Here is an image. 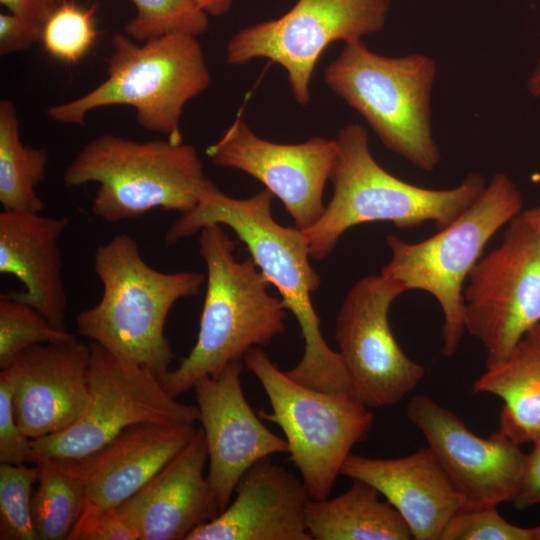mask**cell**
<instances>
[{"label":"cell","instance_id":"obj_20","mask_svg":"<svg viewBox=\"0 0 540 540\" xmlns=\"http://www.w3.org/2000/svg\"><path fill=\"white\" fill-rule=\"evenodd\" d=\"M208 451L204 432L192 440L132 497L116 507L138 530L140 540H187L220 509L204 476Z\"/></svg>","mask_w":540,"mask_h":540},{"label":"cell","instance_id":"obj_35","mask_svg":"<svg viewBox=\"0 0 540 540\" xmlns=\"http://www.w3.org/2000/svg\"><path fill=\"white\" fill-rule=\"evenodd\" d=\"M532 445L526 454L519 489L511 502L518 509L540 505V437Z\"/></svg>","mask_w":540,"mask_h":540},{"label":"cell","instance_id":"obj_16","mask_svg":"<svg viewBox=\"0 0 540 540\" xmlns=\"http://www.w3.org/2000/svg\"><path fill=\"white\" fill-rule=\"evenodd\" d=\"M243 359L217 375L198 379L193 389L208 451V482L222 512L242 475L257 461L287 452L286 440L269 430L242 390Z\"/></svg>","mask_w":540,"mask_h":540},{"label":"cell","instance_id":"obj_17","mask_svg":"<svg viewBox=\"0 0 540 540\" xmlns=\"http://www.w3.org/2000/svg\"><path fill=\"white\" fill-rule=\"evenodd\" d=\"M90 346L74 337L25 349L6 369L18 425L30 439L71 426L89 402Z\"/></svg>","mask_w":540,"mask_h":540},{"label":"cell","instance_id":"obj_19","mask_svg":"<svg viewBox=\"0 0 540 540\" xmlns=\"http://www.w3.org/2000/svg\"><path fill=\"white\" fill-rule=\"evenodd\" d=\"M234 492L235 499L187 540H312L305 520L307 487L271 456L255 462Z\"/></svg>","mask_w":540,"mask_h":540},{"label":"cell","instance_id":"obj_27","mask_svg":"<svg viewBox=\"0 0 540 540\" xmlns=\"http://www.w3.org/2000/svg\"><path fill=\"white\" fill-rule=\"evenodd\" d=\"M136 16L124 33L137 42L170 34L198 37L208 28V17L194 0H131Z\"/></svg>","mask_w":540,"mask_h":540},{"label":"cell","instance_id":"obj_4","mask_svg":"<svg viewBox=\"0 0 540 540\" xmlns=\"http://www.w3.org/2000/svg\"><path fill=\"white\" fill-rule=\"evenodd\" d=\"M338 155L329 181L333 194L321 218L302 231L311 259L328 257L350 228L371 222H390L399 229L433 222L444 228L484 190L478 173L456 187L430 189L404 181L386 171L373 157L366 129L343 127L337 136Z\"/></svg>","mask_w":540,"mask_h":540},{"label":"cell","instance_id":"obj_30","mask_svg":"<svg viewBox=\"0 0 540 540\" xmlns=\"http://www.w3.org/2000/svg\"><path fill=\"white\" fill-rule=\"evenodd\" d=\"M37 477L36 465L0 464L1 540H38L31 509Z\"/></svg>","mask_w":540,"mask_h":540},{"label":"cell","instance_id":"obj_21","mask_svg":"<svg viewBox=\"0 0 540 540\" xmlns=\"http://www.w3.org/2000/svg\"><path fill=\"white\" fill-rule=\"evenodd\" d=\"M340 475L375 487L407 523L413 539L441 540L463 502L428 446L397 458L350 454Z\"/></svg>","mask_w":540,"mask_h":540},{"label":"cell","instance_id":"obj_8","mask_svg":"<svg viewBox=\"0 0 540 540\" xmlns=\"http://www.w3.org/2000/svg\"><path fill=\"white\" fill-rule=\"evenodd\" d=\"M436 70L427 55L382 56L358 40L345 43L324 80L362 115L387 149L430 172L441 158L431 129Z\"/></svg>","mask_w":540,"mask_h":540},{"label":"cell","instance_id":"obj_15","mask_svg":"<svg viewBox=\"0 0 540 540\" xmlns=\"http://www.w3.org/2000/svg\"><path fill=\"white\" fill-rule=\"evenodd\" d=\"M205 152L215 165L240 170L264 184L297 229H309L323 215V192L338 155L336 139L274 143L257 136L237 117Z\"/></svg>","mask_w":540,"mask_h":540},{"label":"cell","instance_id":"obj_1","mask_svg":"<svg viewBox=\"0 0 540 540\" xmlns=\"http://www.w3.org/2000/svg\"><path fill=\"white\" fill-rule=\"evenodd\" d=\"M273 198L267 189L248 198H234L209 180L198 203L170 225L165 243L175 244L212 224L233 230L300 327L304 353L298 364L286 371L287 375L317 390L354 394L340 354L329 347L320 330L311 295L321 280L310 263L307 239L301 230L274 219Z\"/></svg>","mask_w":540,"mask_h":540},{"label":"cell","instance_id":"obj_25","mask_svg":"<svg viewBox=\"0 0 540 540\" xmlns=\"http://www.w3.org/2000/svg\"><path fill=\"white\" fill-rule=\"evenodd\" d=\"M14 104L0 101V203L7 211L40 213L45 204L36 192L44 180L48 152L23 144Z\"/></svg>","mask_w":540,"mask_h":540},{"label":"cell","instance_id":"obj_11","mask_svg":"<svg viewBox=\"0 0 540 540\" xmlns=\"http://www.w3.org/2000/svg\"><path fill=\"white\" fill-rule=\"evenodd\" d=\"M468 280L463 292L465 331L484 346L490 369L505 361L540 323V236L519 214Z\"/></svg>","mask_w":540,"mask_h":540},{"label":"cell","instance_id":"obj_23","mask_svg":"<svg viewBox=\"0 0 540 540\" xmlns=\"http://www.w3.org/2000/svg\"><path fill=\"white\" fill-rule=\"evenodd\" d=\"M474 393L503 402L500 428L518 444L540 437V323L527 332L501 364L486 369L473 383Z\"/></svg>","mask_w":540,"mask_h":540},{"label":"cell","instance_id":"obj_33","mask_svg":"<svg viewBox=\"0 0 540 540\" xmlns=\"http://www.w3.org/2000/svg\"><path fill=\"white\" fill-rule=\"evenodd\" d=\"M67 540H140V535L137 528L114 508L72 531Z\"/></svg>","mask_w":540,"mask_h":540},{"label":"cell","instance_id":"obj_13","mask_svg":"<svg viewBox=\"0 0 540 540\" xmlns=\"http://www.w3.org/2000/svg\"><path fill=\"white\" fill-rule=\"evenodd\" d=\"M398 280L379 275L359 279L338 312L335 339L356 397L369 408L396 405L425 376L397 342L389 310L406 292Z\"/></svg>","mask_w":540,"mask_h":540},{"label":"cell","instance_id":"obj_26","mask_svg":"<svg viewBox=\"0 0 540 540\" xmlns=\"http://www.w3.org/2000/svg\"><path fill=\"white\" fill-rule=\"evenodd\" d=\"M35 465L37 489L31 509L37 538L67 540L83 508V483L60 459H40Z\"/></svg>","mask_w":540,"mask_h":540},{"label":"cell","instance_id":"obj_28","mask_svg":"<svg viewBox=\"0 0 540 540\" xmlns=\"http://www.w3.org/2000/svg\"><path fill=\"white\" fill-rule=\"evenodd\" d=\"M76 337L54 327L38 310L12 298L0 295V369L9 367L27 348Z\"/></svg>","mask_w":540,"mask_h":540},{"label":"cell","instance_id":"obj_22","mask_svg":"<svg viewBox=\"0 0 540 540\" xmlns=\"http://www.w3.org/2000/svg\"><path fill=\"white\" fill-rule=\"evenodd\" d=\"M68 225L66 217L0 213V272L16 277L25 288L9 295L38 310L60 330H66L68 298L59 241Z\"/></svg>","mask_w":540,"mask_h":540},{"label":"cell","instance_id":"obj_37","mask_svg":"<svg viewBox=\"0 0 540 540\" xmlns=\"http://www.w3.org/2000/svg\"><path fill=\"white\" fill-rule=\"evenodd\" d=\"M205 13L220 16L229 11L232 0H194Z\"/></svg>","mask_w":540,"mask_h":540},{"label":"cell","instance_id":"obj_29","mask_svg":"<svg viewBox=\"0 0 540 540\" xmlns=\"http://www.w3.org/2000/svg\"><path fill=\"white\" fill-rule=\"evenodd\" d=\"M96 8V4L82 8L75 1L61 0L43 24L41 41L45 51L62 62H78L98 35Z\"/></svg>","mask_w":540,"mask_h":540},{"label":"cell","instance_id":"obj_40","mask_svg":"<svg viewBox=\"0 0 540 540\" xmlns=\"http://www.w3.org/2000/svg\"><path fill=\"white\" fill-rule=\"evenodd\" d=\"M41 1L48 16L56 8V6L61 2V0H41Z\"/></svg>","mask_w":540,"mask_h":540},{"label":"cell","instance_id":"obj_9","mask_svg":"<svg viewBox=\"0 0 540 540\" xmlns=\"http://www.w3.org/2000/svg\"><path fill=\"white\" fill-rule=\"evenodd\" d=\"M243 362L271 406V412L262 409L258 416L283 431L289 458L311 499L329 497L352 448L368 437L373 413L352 393L326 392L296 382L261 347L251 348Z\"/></svg>","mask_w":540,"mask_h":540},{"label":"cell","instance_id":"obj_18","mask_svg":"<svg viewBox=\"0 0 540 540\" xmlns=\"http://www.w3.org/2000/svg\"><path fill=\"white\" fill-rule=\"evenodd\" d=\"M196 431L194 424L138 423L84 457L60 459L84 486L83 508L72 531L132 497Z\"/></svg>","mask_w":540,"mask_h":540},{"label":"cell","instance_id":"obj_38","mask_svg":"<svg viewBox=\"0 0 540 540\" xmlns=\"http://www.w3.org/2000/svg\"><path fill=\"white\" fill-rule=\"evenodd\" d=\"M525 222L540 236V205L520 213Z\"/></svg>","mask_w":540,"mask_h":540},{"label":"cell","instance_id":"obj_2","mask_svg":"<svg viewBox=\"0 0 540 540\" xmlns=\"http://www.w3.org/2000/svg\"><path fill=\"white\" fill-rule=\"evenodd\" d=\"M94 270L102 283V296L77 315L78 333L148 368L161 381L175 358L164 331L167 316L179 299L199 293L204 275L154 269L142 257L135 239L124 233L97 247Z\"/></svg>","mask_w":540,"mask_h":540},{"label":"cell","instance_id":"obj_7","mask_svg":"<svg viewBox=\"0 0 540 540\" xmlns=\"http://www.w3.org/2000/svg\"><path fill=\"white\" fill-rule=\"evenodd\" d=\"M523 198L504 173L495 174L481 194L451 223L427 239L410 243L386 237L391 251L381 274L407 291L431 294L444 316L441 354L452 357L465 331L464 283L490 239L521 213Z\"/></svg>","mask_w":540,"mask_h":540},{"label":"cell","instance_id":"obj_14","mask_svg":"<svg viewBox=\"0 0 540 540\" xmlns=\"http://www.w3.org/2000/svg\"><path fill=\"white\" fill-rule=\"evenodd\" d=\"M406 416L460 495L462 509L512 502L526 459L520 444L501 430L488 438L477 436L455 413L424 394L409 400Z\"/></svg>","mask_w":540,"mask_h":540},{"label":"cell","instance_id":"obj_3","mask_svg":"<svg viewBox=\"0 0 540 540\" xmlns=\"http://www.w3.org/2000/svg\"><path fill=\"white\" fill-rule=\"evenodd\" d=\"M199 254L207 270L206 294L197 341L179 365L161 380L177 398L206 375H217L228 363L243 359L253 347L268 345L284 333L286 308L269 293V282L251 257L239 261L235 242L222 225L199 232Z\"/></svg>","mask_w":540,"mask_h":540},{"label":"cell","instance_id":"obj_6","mask_svg":"<svg viewBox=\"0 0 540 540\" xmlns=\"http://www.w3.org/2000/svg\"><path fill=\"white\" fill-rule=\"evenodd\" d=\"M68 187L98 184L93 214L108 223L161 208L191 210L207 185L201 158L189 144L166 139L144 142L113 134L89 141L64 172Z\"/></svg>","mask_w":540,"mask_h":540},{"label":"cell","instance_id":"obj_39","mask_svg":"<svg viewBox=\"0 0 540 540\" xmlns=\"http://www.w3.org/2000/svg\"><path fill=\"white\" fill-rule=\"evenodd\" d=\"M527 89L532 96H540V58L529 76L527 81Z\"/></svg>","mask_w":540,"mask_h":540},{"label":"cell","instance_id":"obj_34","mask_svg":"<svg viewBox=\"0 0 540 540\" xmlns=\"http://www.w3.org/2000/svg\"><path fill=\"white\" fill-rule=\"evenodd\" d=\"M43 23L12 13L0 14V54L9 55L41 41Z\"/></svg>","mask_w":540,"mask_h":540},{"label":"cell","instance_id":"obj_31","mask_svg":"<svg viewBox=\"0 0 540 540\" xmlns=\"http://www.w3.org/2000/svg\"><path fill=\"white\" fill-rule=\"evenodd\" d=\"M441 540H535L534 528L508 522L497 507L460 509L446 524Z\"/></svg>","mask_w":540,"mask_h":540},{"label":"cell","instance_id":"obj_12","mask_svg":"<svg viewBox=\"0 0 540 540\" xmlns=\"http://www.w3.org/2000/svg\"><path fill=\"white\" fill-rule=\"evenodd\" d=\"M389 0H298L283 16L238 31L227 43L226 60L243 65L265 58L287 72L297 103L311 100L315 66L333 42L350 43L383 29Z\"/></svg>","mask_w":540,"mask_h":540},{"label":"cell","instance_id":"obj_24","mask_svg":"<svg viewBox=\"0 0 540 540\" xmlns=\"http://www.w3.org/2000/svg\"><path fill=\"white\" fill-rule=\"evenodd\" d=\"M312 540H410L412 533L399 512L379 491L361 480L336 497L310 499L305 511Z\"/></svg>","mask_w":540,"mask_h":540},{"label":"cell","instance_id":"obj_41","mask_svg":"<svg viewBox=\"0 0 540 540\" xmlns=\"http://www.w3.org/2000/svg\"><path fill=\"white\" fill-rule=\"evenodd\" d=\"M533 528L535 533V540H540V525Z\"/></svg>","mask_w":540,"mask_h":540},{"label":"cell","instance_id":"obj_36","mask_svg":"<svg viewBox=\"0 0 540 540\" xmlns=\"http://www.w3.org/2000/svg\"><path fill=\"white\" fill-rule=\"evenodd\" d=\"M10 13L30 18L44 24L48 14L41 0H0Z\"/></svg>","mask_w":540,"mask_h":540},{"label":"cell","instance_id":"obj_5","mask_svg":"<svg viewBox=\"0 0 540 540\" xmlns=\"http://www.w3.org/2000/svg\"><path fill=\"white\" fill-rule=\"evenodd\" d=\"M209 85L210 72L197 37L170 34L138 44L125 33H115L107 78L83 96L49 107L47 115L58 123L84 125L92 110L127 105L136 110L141 127L182 143L184 107Z\"/></svg>","mask_w":540,"mask_h":540},{"label":"cell","instance_id":"obj_10","mask_svg":"<svg viewBox=\"0 0 540 540\" xmlns=\"http://www.w3.org/2000/svg\"><path fill=\"white\" fill-rule=\"evenodd\" d=\"M89 402L83 414L57 434L32 440L40 459H76L104 446L129 426L154 422L195 424L199 410L176 400L148 368L91 342Z\"/></svg>","mask_w":540,"mask_h":540},{"label":"cell","instance_id":"obj_32","mask_svg":"<svg viewBox=\"0 0 540 540\" xmlns=\"http://www.w3.org/2000/svg\"><path fill=\"white\" fill-rule=\"evenodd\" d=\"M36 458L30 439L17 423L13 392L8 378L0 373V464H34Z\"/></svg>","mask_w":540,"mask_h":540}]
</instances>
